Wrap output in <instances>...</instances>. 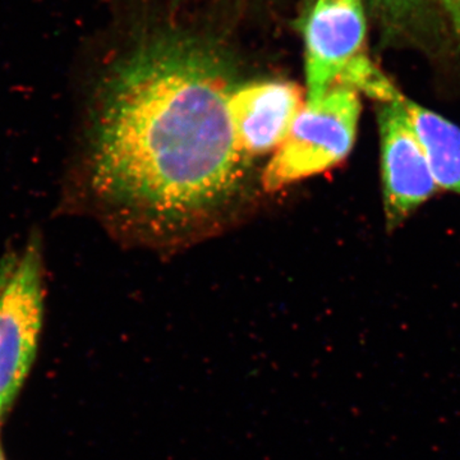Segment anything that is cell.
<instances>
[{
	"instance_id": "cell-1",
	"label": "cell",
	"mask_w": 460,
	"mask_h": 460,
	"mask_svg": "<svg viewBox=\"0 0 460 460\" xmlns=\"http://www.w3.org/2000/svg\"><path fill=\"white\" fill-rule=\"evenodd\" d=\"M226 58L184 36L145 41L109 72L69 174L68 201L175 234L234 201L252 160L237 144Z\"/></svg>"
},
{
	"instance_id": "cell-2",
	"label": "cell",
	"mask_w": 460,
	"mask_h": 460,
	"mask_svg": "<svg viewBox=\"0 0 460 460\" xmlns=\"http://www.w3.org/2000/svg\"><path fill=\"white\" fill-rule=\"evenodd\" d=\"M45 310L44 244L33 230L0 256V419L25 385L40 344Z\"/></svg>"
},
{
	"instance_id": "cell-3",
	"label": "cell",
	"mask_w": 460,
	"mask_h": 460,
	"mask_svg": "<svg viewBox=\"0 0 460 460\" xmlns=\"http://www.w3.org/2000/svg\"><path fill=\"white\" fill-rule=\"evenodd\" d=\"M359 114L358 93L347 86L332 87L313 104L305 102L263 171V190L275 192L343 162L356 141Z\"/></svg>"
},
{
	"instance_id": "cell-4",
	"label": "cell",
	"mask_w": 460,
	"mask_h": 460,
	"mask_svg": "<svg viewBox=\"0 0 460 460\" xmlns=\"http://www.w3.org/2000/svg\"><path fill=\"white\" fill-rule=\"evenodd\" d=\"M307 102H320L366 57L367 21L361 0H314L301 20Z\"/></svg>"
},
{
	"instance_id": "cell-5",
	"label": "cell",
	"mask_w": 460,
	"mask_h": 460,
	"mask_svg": "<svg viewBox=\"0 0 460 460\" xmlns=\"http://www.w3.org/2000/svg\"><path fill=\"white\" fill-rule=\"evenodd\" d=\"M378 129L387 222L396 226L428 201L438 190V184L411 128L402 93L390 102H381Z\"/></svg>"
},
{
	"instance_id": "cell-6",
	"label": "cell",
	"mask_w": 460,
	"mask_h": 460,
	"mask_svg": "<svg viewBox=\"0 0 460 460\" xmlns=\"http://www.w3.org/2000/svg\"><path fill=\"white\" fill-rule=\"evenodd\" d=\"M302 91L283 81L237 84L230 98V118L237 144L248 159L275 153L304 108Z\"/></svg>"
},
{
	"instance_id": "cell-7",
	"label": "cell",
	"mask_w": 460,
	"mask_h": 460,
	"mask_svg": "<svg viewBox=\"0 0 460 460\" xmlns=\"http://www.w3.org/2000/svg\"><path fill=\"white\" fill-rule=\"evenodd\" d=\"M404 107L436 184L460 193L459 127L410 99L404 98Z\"/></svg>"
},
{
	"instance_id": "cell-8",
	"label": "cell",
	"mask_w": 460,
	"mask_h": 460,
	"mask_svg": "<svg viewBox=\"0 0 460 460\" xmlns=\"http://www.w3.org/2000/svg\"><path fill=\"white\" fill-rule=\"evenodd\" d=\"M423 0H371L372 8L381 25L386 29L399 27L420 8Z\"/></svg>"
},
{
	"instance_id": "cell-9",
	"label": "cell",
	"mask_w": 460,
	"mask_h": 460,
	"mask_svg": "<svg viewBox=\"0 0 460 460\" xmlns=\"http://www.w3.org/2000/svg\"><path fill=\"white\" fill-rule=\"evenodd\" d=\"M454 29L460 33V0H438Z\"/></svg>"
},
{
	"instance_id": "cell-10",
	"label": "cell",
	"mask_w": 460,
	"mask_h": 460,
	"mask_svg": "<svg viewBox=\"0 0 460 460\" xmlns=\"http://www.w3.org/2000/svg\"><path fill=\"white\" fill-rule=\"evenodd\" d=\"M0 422H2V420H0ZM0 460H7L5 459L4 450H3L2 440H0Z\"/></svg>"
},
{
	"instance_id": "cell-11",
	"label": "cell",
	"mask_w": 460,
	"mask_h": 460,
	"mask_svg": "<svg viewBox=\"0 0 460 460\" xmlns=\"http://www.w3.org/2000/svg\"><path fill=\"white\" fill-rule=\"evenodd\" d=\"M0 420H2V419H0Z\"/></svg>"
}]
</instances>
